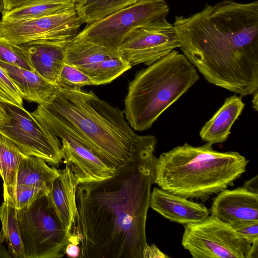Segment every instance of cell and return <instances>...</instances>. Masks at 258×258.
<instances>
[{
  "label": "cell",
  "instance_id": "cell-1",
  "mask_svg": "<svg viewBox=\"0 0 258 258\" xmlns=\"http://www.w3.org/2000/svg\"><path fill=\"white\" fill-rule=\"evenodd\" d=\"M157 138L142 136L131 157L109 178L78 185L72 233L80 257L143 258Z\"/></svg>",
  "mask_w": 258,
  "mask_h": 258
},
{
  "label": "cell",
  "instance_id": "cell-2",
  "mask_svg": "<svg viewBox=\"0 0 258 258\" xmlns=\"http://www.w3.org/2000/svg\"><path fill=\"white\" fill-rule=\"evenodd\" d=\"M173 25L179 48L208 82L241 97L257 90V1L207 4Z\"/></svg>",
  "mask_w": 258,
  "mask_h": 258
},
{
  "label": "cell",
  "instance_id": "cell-3",
  "mask_svg": "<svg viewBox=\"0 0 258 258\" xmlns=\"http://www.w3.org/2000/svg\"><path fill=\"white\" fill-rule=\"evenodd\" d=\"M60 122L109 167L115 169L132 156L141 136L133 131L123 111L91 91L58 88L33 112Z\"/></svg>",
  "mask_w": 258,
  "mask_h": 258
},
{
  "label": "cell",
  "instance_id": "cell-4",
  "mask_svg": "<svg viewBox=\"0 0 258 258\" xmlns=\"http://www.w3.org/2000/svg\"><path fill=\"white\" fill-rule=\"evenodd\" d=\"M212 145L185 143L161 153L155 160L153 183L170 193L202 201L233 186L246 171L248 160L237 152L216 151Z\"/></svg>",
  "mask_w": 258,
  "mask_h": 258
},
{
  "label": "cell",
  "instance_id": "cell-5",
  "mask_svg": "<svg viewBox=\"0 0 258 258\" xmlns=\"http://www.w3.org/2000/svg\"><path fill=\"white\" fill-rule=\"evenodd\" d=\"M200 77L183 54L174 49L138 72L128 87L123 113L131 127L150 128Z\"/></svg>",
  "mask_w": 258,
  "mask_h": 258
},
{
  "label": "cell",
  "instance_id": "cell-6",
  "mask_svg": "<svg viewBox=\"0 0 258 258\" xmlns=\"http://www.w3.org/2000/svg\"><path fill=\"white\" fill-rule=\"evenodd\" d=\"M25 258H60L71 234L59 220L48 194L17 210Z\"/></svg>",
  "mask_w": 258,
  "mask_h": 258
},
{
  "label": "cell",
  "instance_id": "cell-7",
  "mask_svg": "<svg viewBox=\"0 0 258 258\" xmlns=\"http://www.w3.org/2000/svg\"><path fill=\"white\" fill-rule=\"evenodd\" d=\"M0 134L26 155L42 158L54 166L62 160L60 140L37 122L25 108L0 102Z\"/></svg>",
  "mask_w": 258,
  "mask_h": 258
},
{
  "label": "cell",
  "instance_id": "cell-8",
  "mask_svg": "<svg viewBox=\"0 0 258 258\" xmlns=\"http://www.w3.org/2000/svg\"><path fill=\"white\" fill-rule=\"evenodd\" d=\"M169 8L166 0H139L87 26L74 37L92 41L117 50L125 35L135 28L166 19Z\"/></svg>",
  "mask_w": 258,
  "mask_h": 258
},
{
  "label": "cell",
  "instance_id": "cell-9",
  "mask_svg": "<svg viewBox=\"0 0 258 258\" xmlns=\"http://www.w3.org/2000/svg\"><path fill=\"white\" fill-rule=\"evenodd\" d=\"M181 244L194 258H249L252 244L212 215L184 225Z\"/></svg>",
  "mask_w": 258,
  "mask_h": 258
},
{
  "label": "cell",
  "instance_id": "cell-10",
  "mask_svg": "<svg viewBox=\"0 0 258 258\" xmlns=\"http://www.w3.org/2000/svg\"><path fill=\"white\" fill-rule=\"evenodd\" d=\"M82 24L76 9L41 17L0 20V37L16 44L38 40L70 41Z\"/></svg>",
  "mask_w": 258,
  "mask_h": 258
},
{
  "label": "cell",
  "instance_id": "cell-11",
  "mask_svg": "<svg viewBox=\"0 0 258 258\" xmlns=\"http://www.w3.org/2000/svg\"><path fill=\"white\" fill-rule=\"evenodd\" d=\"M177 47L179 43L174 26L164 19L132 30L117 51L133 67L141 63L150 66Z\"/></svg>",
  "mask_w": 258,
  "mask_h": 258
},
{
  "label": "cell",
  "instance_id": "cell-12",
  "mask_svg": "<svg viewBox=\"0 0 258 258\" xmlns=\"http://www.w3.org/2000/svg\"><path fill=\"white\" fill-rule=\"evenodd\" d=\"M31 114L37 122L60 140L62 159L71 168L79 184L99 181L113 175L115 169L107 166L63 124L43 115Z\"/></svg>",
  "mask_w": 258,
  "mask_h": 258
},
{
  "label": "cell",
  "instance_id": "cell-13",
  "mask_svg": "<svg viewBox=\"0 0 258 258\" xmlns=\"http://www.w3.org/2000/svg\"><path fill=\"white\" fill-rule=\"evenodd\" d=\"M210 214L229 224L258 221V194L243 187L225 189L213 200Z\"/></svg>",
  "mask_w": 258,
  "mask_h": 258
},
{
  "label": "cell",
  "instance_id": "cell-14",
  "mask_svg": "<svg viewBox=\"0 0 258 258\" xmlns=\"http://www.w3.org/2000/svg\"><path fill=\"white\" fill-rule=\"evenodd\" d=\"M150 207L169 221L184 225L201 222L210 214L203 204L156 187L151 192Z\"/></svg>",
  "mask_w": 258,
  "mask_h": 258
},
{
  "label": "cell",
  "instance_id": "cell-15",
  "mask_svg": "<svg viewBox=\"0 0 258 258\" xmlns=\"http://www.w3.org/2000/svg\"><path fill=\"white\" fill-rule=\"evenodd\" d=\"M69 42L38 40L21 45L27 50L34 71L56 85L64 64L66 47Z\"/></svg>",
  "mask_w": 258,
  "mask_h": 258
},
{
  "label": "cell",
  "instance_id": "cell-16",
  "mask_svg": "<svg viewBox=\"0 0 258 258\" xmlns=\"http://www.w3.org/2000/svg\"><path fill=\"white\" fill-rule=\"evenodd\" d=\"M58 172L48 196L60 222L72 234L77 214L76 195L79 183L69 165Z\"/></svg>",
  "mask_w": 258,
  "mask_h": 258
},
{
  "label": "cell",
  "instance_id": "cell-17",
  "mask_svg": "<svg viewBox=\"0 0 258 258\" xmlns=\"http://www.w3.org/2000/svg\"><path fill=\"white\" fill-rule=\"evenodd\" d=\"M0 67L14 81L25 100L42 104L55 95L58 87L37 74L35 71L24 69L0 61Z\"/></svg>",
  "mask_w": 258,
  "mask_h": 258
},
{
  "label": "cell",
  "instance_id": "cell-18",
  "mask_svg": "<svg viewBox=\"0 0 258 258\" xmlns=\"http://www.w3.org/2000/svg\"><path fill=\"white\" fill-rule=\"evenodd\" d=\"M244 106L241 96L234 95L227 98L223 105L201 128V139L212 145L226 141L232 126L241 114Z\"/></svg>",
  "mask_w": 258,
  "mask_h": 258
},
{
  "label": "cell",
  "instance_id": "cell-19",
  "mask_svg": "<svg viewBox=\"0 0 258 258\" xmlns=\"http://www.w3.org/2000/svg\"><path fill=\"white\" fill-rule=\"evenodd\" d=\"M118 56L117 50L92 41L74 38L66 47L64 63L76 67L85 73L96 63Z\"/></svg>",
  "mask_w": 258,
  "mask_h": 258
},
{
  "label": "cell",
  "instance_id": "cell-20",
  "mask_svg": "<svg viewBox=\"0 0 258 258\" xmlns=\"http://www.w3.org/2000/svg\"><path fill=\"white\" fill-rule=\"evenodd\" d=\"M47 163L42 158L24 155L17 168L16 186H35L49 194L59 172L55 167H50Z\"/></svg>",
  "mask_w": 258,
  "mask_h": 258
},
{
  "label": "cell",
  "instance_id": "cell-21",
  "mask_svg": "<svg viewBox=\"0 0 258 258\" xmlns=\"http://www.w3.org/2000/svg\"><path fill=\"white\" fill-rule=\"evenodd\" d=\"M3 197L0 206V244L5 242L8 245L11 257L25 258L14 200L9 195Z\"/></svg>",
  "mask_w": 258,
  "mask_h": 258
},
{
  "label": "cell",
  "instance_id": "cell-22",
  "mask_svg": "<svg viewBox=\"0 0 258 258\" xmlns=\"http://www.w3.org/2000/svg\"><path fill=\"white\" fill-rule=\"evenodd\" d=\"M75 8L72 0H32L14 9L3 11L2 20L17 21L49 16Z\"/></svg>",
  "mask_w": 258,
  "mask_h": 258
},
{
  "label": "cell",
  "instance_id": "cell-23",
  "mask_svg": "<svg viewBox=\"0 0 258 258\" xmlns=\"http://www.w3.org/2000/svg\"><path fill=\"white\" fill-rule=\"evenodd\" d=\"M25 155L11 141L0 134V174L3 180V196L14 199L17 168Z\"/></svg>",
  "mask_w": 258,
  "mask_h": 258
},
{
  "label": "cell",
  "instance_id": "cell-24",
  "mask_svg": "<svg viewBox=\"0 0 258 258\" xmlns=\"http://www.w3.org/2000/svg\"><path fill=\"white\" fill-rule=\"evenodd\" d=\"M139 0H77L75 8L82 23L91 24Z\"/></svg>",
  "mask_w": 258,
  "mask_h": 258
},
{
  "label": "cell",
  "instance_id": "cell-25",
  "mask_svg": "<svg viewBox=\"0 0 258 258\" xmlns=\"http://www.w3.org/2000/svg\"><path fill=\"white\" fill-rule=\"evenodd\" d=\"M132 67L126 60L118 56L96 63L85 74L90 78L94 85H100L111 83Z\"/></svg>",
  "mask_w": 258,
  "mask_h": 258
},
{
  "label": "cell",
  "instance_id": "cell-26",
  "mask_svg": "<svg viewBox=\"0 0 258 258\" xmlns=\"http://www.w3.org/2000/svg\"><path fill=\"white\" fill-rule=\"evenodd\" d=\"M0 61L34 71L26 48L0 37Z\"/></svg>",
  "mask_w": 258,
  "mask_h": 258
},
{
  "label": "cell",
  "instance_id": "cell-27",
  "mask_svg": "<svg viewBox=\"0 0 258 258\" xmlns=\"http://www.w3.org/2000/svg\"><path fill=\"white\" fill-rule=\"evenodd\" d=\"M94 85L90 78L76 67L64 64L56 86L65 90H79L85 86Z\"/></svg>",
  "mask_w": 258,
  "mask_h": 258
},
{
  "label": "cell",
  "instance_id": "cell-28",
  "mask_svg": "<svg viewBox=\"0 0 258 258\" xmlns=\"http://www.w3.org/2000/svg\"><path fill=\"white\" fill-rule=\"evenodd\" d=\"M0 102L24 109L23 98L17 86L0 67Z\"/></svg>",
  "mask_w": 258,
  "mask_h": 258
},
{
  "label": "cell",
  "instance_id": "cell-29",
  "mask_svg": "<svg viewBox=\"0 0 258 258\" xmlns=\"http://www.w3.org/2000/svg\"><path fill=\"white\" fill-rule=\"evenodd\" d=\"M47 194L44 190L35 186L17 185L14 194L16 208L18 210L28 208L38 198Z\"/></svg>",
  "mask_w": 258,
  "mask_h": 258
},
{
  "label": "cell",
  "instance_id": "cell-30",
  "mask_svg": "<svg viewBox=\"0 0 258 258\" xmlns=\"http://www.w3.org/2000/svg\"><path fill=\"white\" fill-rule=\"evenodd\" d=\"M242 238L252 244L258 242V221H247L230 224Z\"/></svg>",
  "mask_w": 258,
  "mask_h": 258
},
{
  "label": "cell",
  "instance_id": "cell-31",
  "mask_svg": "<svg viewBox=\"0 0 258 258\" xmlns=\"http://www.w3.org/2000/svg\"><path fill=\"white\" fill-rule=\"evenodd\" d=\"M167 258L168 255L159 249L156 245L152 244L148 245L143 253V258Z\"/></svg>",
  "mask_w": 258,
  "mask_h": 258
},
{
  "label": "cell",
  "instance_id": "cell-32",
  "mask_svg": "<svg viewBox=\"0 0 258 258\" xmlns=\"http://www.w3.org/2000/svg\"><path fill=\"white\" fill-rule=\"evenodd\" d=\"M79 244L78 242L69 241L64 250L65 254L68 257L73 258L80 257L81 247L78 246Z\"/></svg>",
  "mask_w": 258,
  "mask_h": 258
},
{
  "label": "cell",
  "instance_id": "cell-33",
  "mask_svg": "<svg viewBox=\"0 0 258 258\" xmlns=\"http://www.w3.org/2000/svg\"><path fill=\"white\" fill-rule=\"evenodd\" d=\"M32 0H4L3 11H9L22 6Z\"/></svg>",
  "mask_w": 258,
  "mask_h": 258
},
{
  "label": "cell",
  "instance_id": "cell-34",
  "mask_svg": "<svg viewBox=\"0 0 258 258\" xmlns=\"http://www.w3.org/2000/svg\"><path fill=\"white\" fill-rule=\"evenodd\" d=\"M242 187L252 192L258 194V176L256 175L245 181Z\"/></svg>",
  "mask_w": 258,
  "mask_h": 258
},
{
  "label": "cell",
  "instance_id": "cell-35",
  "mask_svg": "<svg viewBox=\"0 0 258 258\" xmlns=\"http://www.w3.org/2000/svg\"><path fill=\"white\" fill-rule=\"evenodd\" d=\"M253 99L252 101V106L256 111L258 108V90H256L253 93Z\"/></svg>",
  "mask_w": 258,
  "mask_h": 258
},
{
  "label": "cell",
  "instance_id": "cell-36",
  "mask_svg": "<svg viewBox=\"0 0 258 258\" xmlns=\"http://www.w3.org/2000/svg\"><path fill=\"white\" fill-rule=\"evenodd\" d=\"M4 9V0H0V12L2 13Z\"/></svg>",
  "mask_w": 258,
  "mask_h": 258
},
{
  "label": "cell",
  "instance_id": "cell-37",
  "mask_svg": "<svg viewBox=\"0 0 258 258\" xmlns=\"http://www.w3.org/2000/svg\"><path fill=\"white\" fill-rule=\"evenodd\" d=\"M72 1H73V2H74L75 3H76V1H77V0H72Z\"/></svg>",
  "mask_w": 258,
  "mask_h": 258
},
{
  "label": "cell",
  "instance_id": "cell-38",
  "mask_svg": "<svg viewBox=\"0 0 258 258\" xmlns=\"http://www.w3.org/2000/svg\"><path fill=\"white\" fill-rule=\"evenodd\" d=\"M0 176H1V174H0Z\"/></svg>",
  "mask_w": 258,
  "mask_h": 258
}]
</instances>
